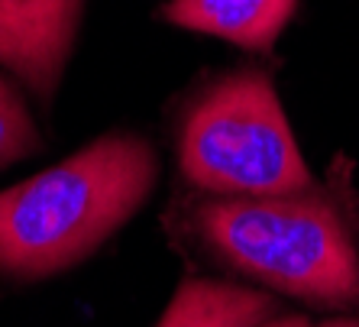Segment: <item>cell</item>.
Masks as SVG:
<instances>
[{"mask_svg": "<svg viewBox=\"0 0 359 327\" xmlns=\"http://www.w3.org/2000/svg\"><path fill=\"white\" fill-rule=\"evenodd\" d=\"M159 175L140 136H104L29 182L0 192V272L46 279L88 260L136 214Z\"/></svg>", "mask_w": 359, "mask_h": 327, "instance_id": "cell-1", "label": "cell"}, {"mask_svg": "<svg viewBox=\"0 0 359 327\" xmlns=\"http://www.w3.org/2000/svg\"><path fill=\"white\" fill-rule=\"evenodd\" d=\"M194 230L224 262L320 308H359V253L337 204L320 192L214 198Z\"/></svg>", "mask_w": 359, "mask_h": 327, "instance_id": "cell-2", "label": "cell"}, {"mask_svg": "<svg viewBox=\"0 0 359 327\" xmlns=\"http://www.w3.org/2000/svg\"><path fill=\"white\" fill-rule=\"evenodd\" d=\"M182 175L217 198H262L311 188L308 162L272 78L236 72L188 110L178 136Z\"/></svg>", "mask_w": 359, "mask_h": 327, "instance_id": "cell-3", "label": "cell"}, {"mask_svg": "<svg viewBox=\"0 0 359 327\" xmlns=\"http://www.w3.org/2000/svg\"><path fill=\"white\" fill-rule=\"evenodd\" d=\"M81 0H0V65L49 98L75 39Z\"/></svg>", "mask_w": 359, "mask_h": 327, "instance_id": "cell-4", "label": "cell"}, {"mask_svg": "<svg viewBox=\"0 0 359 327\" xmlns=\"http://www.w3.org/2000/svg\"><path fill=\"white\" fill-rule=\"evenodd\" d=\"M294 7L298 0H172L165 17L175 26L220 36L243 49H269Z\"/></svg>", "mask_w": 359, "mask_h": 327, "instance_id": "cell-5", "label": "cell"}, {"mask_svg": "<svg viewBox=\"0 0 359 327\" xmlns=\"http://www.w3.org/2000/svg\"><path fill=\"white\" fill-rule=\"evenodd\" d=\"M276 314L272 295L217 279H184L156 327H262Z\"/></svg>", "mask_w": 359, "mask_h": 327, "instance_id": "cell-6", "label": "cell"}, {"mask_svg": "<svg viewBox=\"0 0 359 327\" xmlns=\"http://www.w3.org/2000/svg\"><path fill=\"white\" fill-rule=\"evenodd\" d=\"M36 149H39V133L29 120L23 98L13 91V84L0 78V168L33 156Z\"/></svg>", "mask_w": 359, "mask_h": 327, "instance_id": "cell-7", "label": "cell"}, {"mask_svg": "<svg viewBox=\"0 0 359 327\" xmlns=\"http://www.w3.org/2000/svg\"><path fill=\"white\" fill-rule=\"evenodd\" d=\"M262 327H359V318H324V321H314L308 314H282V318H272L266 321Z\"/></svg>", "mask_w": 359, "mask_h": 327, "instance_id": "cell-8", "label": "cell"}]
</instances>
